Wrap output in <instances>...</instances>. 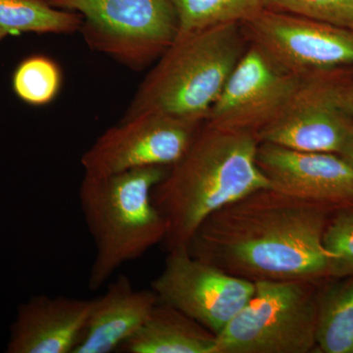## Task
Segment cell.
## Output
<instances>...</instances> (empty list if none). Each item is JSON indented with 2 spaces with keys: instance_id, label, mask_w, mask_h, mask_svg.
Instances as JSON below:
<instances>
[{
  "instance_id": "cell-12",
  "label": "cell",
  "mask_w": 353,
  "mask_h": 353,
  "mask_svg": "<svg viewBox=\"0 0 353 353\" xmlns=\"http://www.w3.org/2000/svg\"><path fill=\"white\" fill-rule=\"evenodd\" d=\"M256 161L273 189L332 208L353 204V167L340 154L259 143Z\"/></svg>"
},
{
  "instance_id": "cell-3",
  "label": "cell",
  "mask_w": 353,
  "mask_h": 353,
  "mask_svg": "<svg viewBox=\"0 0 353 353\" xmlns=\"http://www.w3.org/2000/svg\"><path fill=\"white\" fill-rule=\"evenodd\" d=\"M248 46L241 24L180 34L143 79L121 120L157 113L204 122Z\"/></svg>"
},
{
  "instance_id": "cell-4",
  "label": "cell",
  "mask_w": 353,
  "mask_h": 353,
  "mask_svg": "<svg viewBox=\"0 0 353 353\" xmlns=\"http://www.w3.org/2000/svg\"><path fill=\"white\" fill-rule=\"evenodd\" d=\"M168 169L153 166L108 176L83 175L79 199L95 245L90 290H99L123 265L164 243L168 224L152 192Z\"/></svg>"
},
{
  "instance_id": "cell-6",
  "label": "cell",
  "mask_w": 353,
  "mask_h": 353,
  "mask_svg": "<svg viewBox=\"0 0 353 353\" xmlns=\"http://www.w3.org/2000/svg\"><path fill=\"white\" fill-rule=\"evenodd\" d=\"M80 14V32L90 50L132 70L155 63L179 34L172 0H48Z\"/></svg>"
},
{
  "instance_id": "cell-16",
  "label": "cell",
  "mask_w": 353,
  "mask_h": 353,
  "mask_svg": "<svg viewBox=\"0 0 353 353\" xmlns=\"http://www.w3.org/2000/svg\"><path fill=\"white\" fill-rule=\"evenodd\" d=\"M80 14L51 6L48 0H0V43L9 36L72 34L80 32Z\"/></svg>"
},
{
  "instance_id": "cell-5",
  "label": "cell",
  "mask_w": 353,
  "mask_h": 353,
  "mask_svg": "<svg viewBox=\"0 0 353 353\" xmlns=\"http://www.w3.org/2000/svg\"><path fill=\"white\" fill-rule=\"evenodd\" d=\"M254 283L250 301L218 334L215 353L314 352L319 283Z\"/></svg>"
},
{
  "instance_id": "cell-21",
  "label": "cell",
  "mask_w": 353,
  "mask_h": 353,
  "mask_svg": "<svg viewBox=\"0 0 353 353\" xmlns=\"http://www.w3.org/2000/svg\"><path fill=\"white\" fill-rule=\"evenodd\" d=\"M264 9L353 29V0H264Z\"/></svg>"
},
{
  "instance_id": "cell-18",
  "label": "cell",
  "mask_w": 353,
  "mask_h": 353,
  "mask_svg": "<svg viewBox=\"0 0 353 353\" xmlns=\"http://www.w3.org/2000/svg\"><path fill=\"white\" fill-rule=\"evenodd\" d=\"M179 34L229 24H243L264 9V0H172Z\"/></svg>"
},
{
  "instance_id": "cell-11",
  "label": "cell",
  "mask_w": 353,
  "mask_h": 353,
  "mask_svg": "<svg viewBox=\"0 0 353 353\" xmlns=\"http://www.w3.org/2000/svg\"><path fill=\"white\" fill-rule=\"evenodd\" d=\"M352 131V116L339 105L320 77L311 75L259 141L297 152L341 154Z\"/></svg>"
},
{
  "instance_id": "cell-19",
  "label": "cell",
  "mask_w": 353,
  "mask_h": 353,
  "mask_svg": "<svg viewBox=\"0 0 353 353\" xmlns=\"http://www.w3.org/2000/svg\"><path fill=\"white\" fill-rule=\"evenodd\" d=\"M62 82L61 69L54 60L34 54L24 58L14 70L12 90L28 105L44 106L57 99Z\"/></svg>"
},
{
  "instance_id": "cell-9",
  "label": "cell",
  "mask_w": 353,
  "mask_h": 353,
  "mask_svg": "<svg viewBox=\"0 0 353 353\" xmlns=\"http://www.w3.org/2000/svg\"><path fill=\"white\" fill-rule=\"evenodd\" d=\"M248 41L299 77L353 66V29L263 9L243 23Z\"/></svg>"
},
{
  "instance_id": "cell-20",
  "label": "cell",
  "mask_w": 353,
  "mask_h": 353,
  "mask_svg": "<svg viewBox=\"0 0 353 353\" xmlns=\"http://www.w3.org/2000/svg\"><path fill=\"white\" fill-rule=\"evenodd\" d=\"M325 248L334 256L332 279L353 276V204L336 208L324 233Z\"/></svg>"
},
{
  "instance_id": "cell-2",
  "label": "cell",
  "mask_w": 353,
  "mask_h": 353,
  "mask_svg": "<svg viewBox=\"0 0 353 353\" xmlns=\"http://www.w3.org/2000/svg\"><path fill=\"white\" fill-rule=\"evenodd\" d=\"M259 145L250 132L202 123L182 157L153 190V202L168 224L167 252L188 248L197 228L218 209L271 188L257 164Z\"/></svg>"
},
{
  "instance_id": "cell-23",
  "label": "cell",
  "mask_w": 353,
  "mask_h": 353,
  "mask_svg": "<svg viewBox=\"0 0 353 353\" xmlns=\"http://www.w3.org/2000/svg\"><path fill=\"white\" fill-rule=\"evenodd\" d=\"M340 155L353 167V131Z\"/></svg>"
},
{
  "instance_id": "cell-22",
  "label": "cell",
  "mask_w": 353,
  "mask_h": 353,
  "mask_svg": "<svg viewBox=\"0 0 353 353\" xmlns=\"http://www.w3.org/2000/svg\"><path fill=\"white\" fill-rule=\"evenodd\" d=\"M329 88L334 99L353 118V66L314 74Z\"/></svg>"
},
{
  "instance_id": "cell-8",
  "label": "cell",
  "mask_w": 353,
  "mask_h": 353,
  "mask_svg": "<svg viewBox=\"0 0 353 353\" xmlns=\"http://www.w3.org/2000/svg\"><path fill=\"white\" fill-rule=\"evenodd\" d=\"M152 290L159 301L218 336L250 301L255 283L196 259L188 248H176L168 250Z\"/></svg>"
},
{
  "instance_id": "cell-1",
  "label": "cell",
  "mask_w": 353,
  "mask_h": 353,
  "mask_svg": "<svg viewBox=\"0 0 353 353\" xmlns=\"http://www.w3.org/2000/svg\"><path fill=\"white\" fill-rule=\"evenodd\" d=\"M336 208L264 188L209 215L190 239L192 256L245 280L332 279L324 233Z\"/></svg>"
},
{
  "instance_id": "cell-10",
  "label": "cell",
  "mask_w": 353,
  "mask_h": 353,
  "mask_svg": "<svg viewBox=\"0 0 353 353\" xmlns=\"http://www.w3.org/2000/svg\"><path fill=\"white\" fill-rule=\"evenodd\" d=\"M202 123L157 113L120 120L83 153V175L108 176L146 167H170L182 157Z\"/></svg>"
},
{
  "instance_id": "cell-15",
  "label": "cell",
  "mask_w": 353,
  "mask_h": 353,
  "mask_svg": "<svg viewBox=\"0 0 353 353\" xmlns=\"http://www.w3.org/2000/svg\"><path fill=\"white\" fill-rule=\"evenodd\" d=\"M217 336L158 301L145 324L121 347L124 353H215Z\"/></svg>"
},
{
  "instance_id": "cell-14",
  "label": "cell",
  "mask_w": 353,
  "mask_h": 353,
  "mask_svg": "<svg viewBox=\"0 0 353 353\" xmlns=\"http://www.w3.org/2000/svg\"><path fill=\"white\" fill-rule=\"evenodd\" d=\"M159 301L152 290H136L120 275L92 299L85 330L74 353L118 352L145 324Z\"/></svg>"
},
{
  "instance_id": "cell-13",
  "label": "cell",
  "mask_w": 353,
  "mask_h": 353,
  "mask_svg": "<svg viewBox=\"0 0 353 353\" xmlns=\"http://www.w3.org/2000/svg\"><path fill=\"white\" fill-rule=\"evenodd\" d=\"M92 304V299L32 297L18 310L7 352L74 353Z\"/></svg>"
},
{
  "instance_id": "cell-17",
  "label": "cell",
  "mask_w": 353,
  "mask_h": 353,
  "mask_svg": "<svg viewBox=\"0 0 353 353\" xmlns=\"http://www.w3.org/2000/svg\"><path fill=\"white\" fill-rule=\"evenodd\" d=\"M318 299L316 350L353 353V276L339 279Z\"/></svg>"
},
{
  "instance_id": "cell-7",
  "label": "cell",
  "mask_w": 353,
  "mask_h": 353,
  "mask_svg": "<svg viewBox=\"0 0 353 353\" xmlns=\"http://www.w3.org/2000/svg\"><path fill=\"white\" fill-rule=\"evenodd\" d=\"M305 78L287 71L250 43L204 122L259 139L287 108Z\"/></svg>"
}]
</instances>
